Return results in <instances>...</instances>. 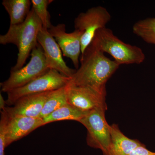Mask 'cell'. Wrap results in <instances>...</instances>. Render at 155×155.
<instances>
[{
    "mask_svg": "<svg viewBox=\"0 0 155 155\" xmlns=\"http://www.w3.org/2000/svg\"><path fill=\"white\" fill-rule=\"evenodd\" d=\"M6 146L5 123L2 118L0 121V155H5Z\"/></svg>",
    "mask_w": 155,
    "mask_h": 155,
    "instance_id": "19",
    "label": "cell"
},
{
    "mask_svg": "<svg viewBox=\"0 0 155 155\" xmlns=\"http://www.w3.org/2000/svg\"><path fill=\"white\" fill-rule=\"evenodd\" d=\"M2 4L10 16L11 25L22 23L31 10L30 0H3Z\"/></svg>",
    "mask_w": 155,
    "mask_h": 155,
    "instance_id": "14",
    "label": "cell"
},
{
    "mask_svg": "<svg viewBox=\"0 0 155 155\" xmlns=\"http://www.w3.org/2000/svg\"><path fill=\"white\" fill-rule=\"evenodd\" d=\"M71 78L62 75L58 71L50 69L30 83L19 88L7 93L6 100L8 106H12L20 98L29 95L51 91L66 86L70 81Z\"/></svg>",
    "mask_w": 155,
    "mask_h": 155,
    "instance_id": "6",
    "label": "cell"
},
{
    "mask_svg": "<svg viewBox=\"0 0 155 155\" xmlns=\"http://www.w3.org/2000/svg\"><path fill=\"white\" fill-rule=\"evenodd\" d=\"M51 0H31L32 9L39 18L43 27L49 29L52 25L51 23V16L48 10V6L52 2Z\"/></svg>",
    "mask_w": 155,
    "mask_h": 155,
    "instance_id": "18",
    "label": "cell"
},
{
    "mask_svg": "<svg viewBox=\"0 0 155 155\" xmlns=\"http://www.w3.org/2000/svg\"><path fill=\"white\" fill-rule=\"evenodd\" d=\"M7 104H6V101L4 99V98L2 94H0V109L1 110H2L7 106Z\"/></svg>",
    "mask_w": 155,
    "mask_h": 155,
    "instance_id": "21",
    "label": "cell"
},
{
    "mask_svg": "<svg viewBox=\"0 0 155 155\" xmlns=\"http://www.w3.org/2000/svg\"><path fill=\"white\" fill-rule=\"evenodd\" d=\"M43 28L42 24L33 9L31 8L25 21L21 24L10 25L8 32L0 36V44H12L18 50L17 63L11 71H16L23 67L38 44V36Z\"/></svg>",
    "mask_w": 155,
    "mask_h": 155,
    "instance_id": "2",
    "label": "cell"
},
{
    "mask_svg": "<svg viewBox=\"0 0 155 155\" xmlns=\"http://www.w3.org/2000/svg\"><path fill=\"white\" fill-rule=\"evenodd\" d=\"M111 16L106 8L99 6L79 14L74 20L75 29L83 32L81 39V54L92 41L97 31L105 28Z\"/></svg>",
    "mask_w": 155,
    "mask_h": 155,
    "instance_id": "7",
    "label": "cell"
},
{
    "mask_svg": "<svg viewBox=\"0 0 155 155\" xmlns=\"http://www.w3.org/2000/svg\"><path fill=\"white\" fill-rule=\"evenodd\" d=\"M66 86L50 92L40 118L43 119L57 109L68 104Z\"/></svg>",
    "mask_w": 155,
    "mask_h": 155,
    "instance_id": "16",
    "label": "cell"
},
{
    "mask_svg": "<svg viewBox=\"0 0 155 155\" xmlns=\"http://www.w3.org/2000/svg\"><path fill=\"white\" fill-rule=\"evenodd\" d=\"M80 62V67L76 69L69 83L107 94L106 84L119 69V64L91 45L81 55Z\"/></svg>",
    "mask_w": 155,
    "mask_h": 155,
    "instance_id": "1",
    "label": "cell"
},
{
    "mask_svg": "<svg viewBox=\"0 0 155 155\" xmlns=\"http://www.w3.org/2000/svg\"><path fill=\"white\" fill-rule=\"evenodd\" d=\"M61 48L63 55L72 61L76 69L79 67L81 55V39L83 32L75 29L73 32H66V25L61 23L52 25L48 29Z\"/></svg>",
    "mask_w": 155,
    "mask_h": 155,
    "instance_id": "10",
    "label": "cell"
},
{
    "mask_svg": "<svg viewBox=\"0 0 155 155\" xmlns=\"http://www.w3.org/2000/svg\"><path fill=\"white\" fill-rule=\"evenodd\" d=\"M106 111L102 109L92 110L78 122L87 130V144L101 150L103 155L107 152L111 143L110 125L106 120Z\"/></svg>",
    "mask_w": 155,
    "mask_h": 155,
    "instance_id": "5",
    "label": "cell"
},
{
    "mask_svg": "<svg viewBox=\"0 0 155 155\" xmlns=\"http://www.w3.org/2000/svg\"><path fill=\"white\" fill-rule=\"evenodd\" d=\"M5 123L6 147L26 136L37 128L44 126L41 118L9 116L5 110H1V117Z\"/></svg>",
    "mask_w": 155,
    "mask_h": 155,
    "instance_id": "9",
    "label": "cell"
},
{
    "mask_svg": "<svg viewBox=\"0 0 155 155\" xmlns=\"http://www.w3.org/2000/svg\"><path fill=\"white\" fill-rule=\"evenodd\" d=\"M68 104L80 110L89 112L97 109L107 110V94L85 86L68 83L66 86Z\"/></svg>",
    "mask_w": 155,
    "mask_h": 155,
    "instance_id": "8",
    "label": "cell"
},
{
    "mask_svg": "<svg viewBox=\"0 0 155 155\" xmlns=\"http://www.w3.org/2000/svg\"><path fill=\"white\" fill-rule=\"evenodd\" d=\"M154 153L150 151L142 144L136 148L129 155H153Z\"/></svg>",
    "mask_w": 155,
    "mask_h": 155,
    "instance_id": "20",
    "label": "cell"
},
{
    "mask_svg": "<svg viewBox=\"0 0 155 155\" xmlns=\"http://www.w3.org/2000/svg\"><path fill=\"white\" fill-rule=\"evenodd\" d=\"M88 112L80 110L68 103L43 118L44 124L45 125L62 120H74L78 122Z\"/></svg>",
    "mask_w": 155,
    "mask_h": 155,
    "instance_id": "15",
    "label": "cell"
},
{
    "mask_svg": "<svg viewBox=\"0 0 155 155\" xmlns=\"http://www.w3.org/2000/svg\"><path fill=\"white\" fill-rule=\"evenodd\" d=\"M90 45L103 52L110 55L119 66L140 64L145 59L141 48L122 41L112 30L107 27L97 31Z\"/></svg>",
    "mask_w": 155,
    "mask_h": 155,
    "instance_id": "3",
    "label": "cell"
},
{
    "mask_svg": "<svg viewBox=\"0 0 155 155\" xmlns=\"http://www.w3.org/2000/svg\"><path fill=\"white\" fill-rule=\"evenodd\" d=\"M38 42L43 50L48 68L72 77L76 69L67 66L63 59L61 48L48 29L42 28L38 36Z\"/></svg>",
    "mask_w": 155,
    "mask_h": 155,
    "instance_id": "11",
    "label": "cell"
},
{
    "mask_svg": "<svg viewBox=\"0 0 155 155\" xmlns=\"http://www.w3.org/2000/svg\"><path fill=\"white\" fill-rule=\"evenodd\" d=\"M153 155H155V153H154Z\"/></svg>",
    "mask_w": 155,
    "mask_h": 155,
    "instance_id": "22",
    "label": "cell"
},
{
    "mask_svg": "<svg viewBox=\"0 0 155 155\" xmlns=\"http://www.w3.org/2000/svg\"><path fill=\"white\" fill-rule=\"evenodd\" d=\"M51 92L22 97L17 100L13 106H7L3 110H5L10 116L40 118L45 103Z\"/></svg>",
    "mask_w": 155,
    "mask_h": 155,
    "instance_id": "12",
    "label": "cell"
},
{
    "mask_svg": "<svg viewBox=\"0 0 155 155\" xmlns=\"http://www.w3.org/2000/svg\"><path fill=\"white\" fill-rule=\"evenodd\" d=\"M132 31L143 41L155 45V18L139 20L134 24Z\"/></svg>",
    "mask_w": 155,
    "mask_h": 155,
    "instance_id": "17",
    "label": "cell"
},
{
    "mask_svg": "<svg viewBox=\"0 0 155 155\" xmlns=\"http://www.w3.org/2000/svg\"><path fill=\"white\" fill-rule=\"evenodd\" d=\"M31 56L30 61L26 66L16 71H11L8 78L1 83L2 92L7 93L25 86L50 70L47 65L43 50L39 44L32 50Z\"/></svg>",
    "mask_w": 155,
    "mask_h": 155,
    "instance_id": "4",
    "label": "cell"
},
{
    "mask_svg": "<svg viewBox=\"0 0 155 155\" xmlns=\"http://www.w3.org/2000/svg\"><path fill=\"white\" fill-rule=\"evenodd\" d=\"M110 145L104 155H129L136 148L143 144L137 140L127 137L116 124L110 125Z\"/></svg>",
    "mask_w": 155,
    "mask_h": 155,
    "instance_id": "13",
    "label": "cell"
}]
</instances>
